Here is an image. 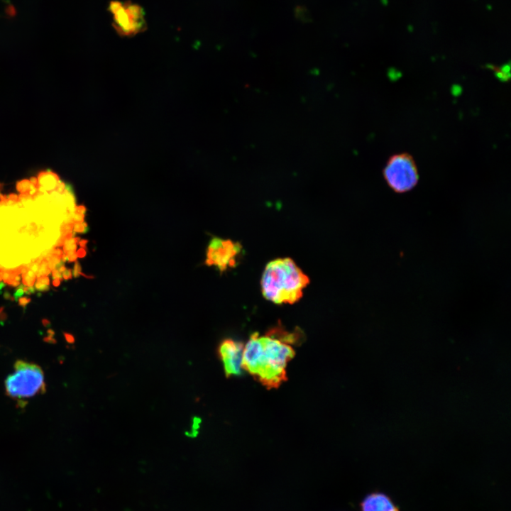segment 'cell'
I'll return each mask as SVG.
<instances>
[{"instance_id":"8992f818","label":"cell","mask_w":511,"mask_h":511,"mask_svg":"<svg viewBox=\"0 0 511 511\" xmlns=\"http://www.w3.org/2000/svg\"><path fill=\"white\" fill-rule=\"evenodd\" d=\"M241 251V246L231 240L214 238L207 249V265H216L220 271H224L228 267H233L236 263V257Z\"/></svg>"},{"instance_id":"4fadbf2b","label":"cell","mask_w":511,"mask_h":511,"mask_svg":"<svg viewBox=\"0 0 511 511\" xmlns=\"http://www.w3.org/2000/svg\"><path fill=\"white\" fill-rule=\"evenodd\" d=\"M89 230L88 225L86 222L74 223L73 231L77 233H86Z\"/></svg>"},{"instance_id":"4dcf8cb0","label":"cell","mask_w":511,"mask_h":511,"mask_svg":"<svg viewBox=\"0 0 511 511\" xmlns=\"http://www.w3.org/2000/svg\"><path fill=\"white\" fill-rule=\"evenodd\" d=\"M81 275L84 276V277L86 278H89V279L94 278L93 276H90V275H85V274H84L82 272V273H81Z\"/></svg>"},{"instance_id":"484cf974","label":"cell","mask_w":511,"mask_h":511,"mask_svg":"<svg viewBox=\"0 0 511 511\" xmlns=\"http://www.w3.org/2000/svg\"><path fill=\"white\" fill-rule=\"evenodd\" d=\"M75 211L79 214H84L86 212V208H85V207H84L82 205L77 206V207L76 206Z\"/></svg>"},{"instance_id":"9c48e42d","label":"cell","mask_w":511,"mask_h":511,"mask_svg":"<svg viewBox=\"0 0 511 511\" xmlns=\"http://www.w3.org/2000/svg\"><path fill=\"white\" fill-rule=\"evenodd\" d=\"M38 189L43 192L50 193L55 191L59 182V177L50 170L40 172L37 177Z\"/></svg>"},{"instance_id":"44dd1931","label":"cell","mask_w":511,"mask_h":511,"mask_svg":"<svg viewBox=\"0 0 511 511\" xmlns=\"http://www.w3.org/2000/svg\"><path fill=\"white\" fill-rule=\"evenodd\" d=\"M62 278H63L64 280H67L71 279V278H72V270H71L70 269H65V270L62 273Z\"/></svg>"},{"instance_id":"e0dca14e","label":"cell","mask_w":511,"mask_h":511,"mask_svg":"<svg viewBox=\"0 0 511 511\" xmlns=\"http://www.w3.org/2000/svg\"><path fill=\"white\" fill-rule=\"evenodd\" d=\"M34 287L38 291L45 292V291H48L50 289V285H44L43 283H40V282L36 281L34 284Z\"/></svg>"},{"instance_id":"7402d4cb","label":"cell","mask_w":511,"mask_h":511,"mask_svg":"<svg viewBox=\"0 0 511 511\" xmlns=\"http://www.w3.org/2000/svg\"><path fill=\"white\" fill-rule=\"evenodd\" d=\"M51 273L53 278L60 279V280H62V273L55 269L52 270Z\"/></svg>"},{"instance_id":"7a4b0ae2","label":"cell","mask_w":511,"mask_h":511,"mask_svg":"<svg viewBox=\"0 0 511 511\" xmlns=\"http://www.w3.org/2000/svg\"><path fill=\"white\" fill-rule=\"evenodd\" d=\"M309 280L290 258L269 262L262 275L264 297L275 304H293L302 296Z\"/></svg>"},{"instance_id":"8fae6325","label":"cell","mask_w":511,"mask_h":511,"mask_svg":"<svg viewBox=\"0 0 511 511\" xmlns=\"http://www.w3.org/2000/svg\"><path fill=\"white\" fill-rule=\"evenodd\" d=\"M50 273H51V270L48 267V262L45 259H43L39 265L38 272L36 273V278L48 276Z\"/></svg>"},{"instance_id":"277c9868","label":"cell","mask_w":511,"mask_h":511,"mask_svg":"<svg viewBox=\"0 0 511 511\" xmlns=\"http://www.w3.org/2000/svg\"><path fill=\"white\" fill-rule=\"evenodd\" d=\"M387 185L397 193L412 189L419 181V172L413 157L407 153L392 155L383 170Z\"/></svg>"},{"instance_id":"d6a6232c","label":"cell","mask_w":511,"mask_h":511,"mask_svg":"<svg viewBox=\"0 0 511 511\" xmlns=\"http://www.w3.org/2000/svg\"><path fill=\"white\" fill-rule=\"evenodd\" d=\"M1 282V281H0V282Z\"/></svg>"},{"instance_id":"ffe728a7","label":"cell","mask_w":511,"mask_h":511,"mask_svg":"<svg viewBox=\"0 0 511 511\" xmlns=\"http://www.w3.org/2000/svg\"><path fill=\"white\" fill-rule=\"evenodd\" d=\"M23 294H24V292H23V285H20L18 286V287L16 289V292H14V295H13L14 300H18V299L19 297H21Z\"/></svg>"},{"instance_id":"9a60e30c","label":"cell","mask_w":511,"mask_h":511,"mask_svg":"<svg viewBox=\"0 0 511 511\" xmlns=\"http://www.w3.org/2000/svg\"><path fill=\"white\" fill-rule=\"evenodd\" d=\"M72 276L75 278H78L81 273H82V268L79 262L77 260L75 261V263L74 265L73 270H72Z\"/></svg>"},{"instance_id":"52a82bcc","label":"cell","mask_w":511,"mask_h":511,"mask_svg":"<svg viewBox=\"0 0 511 511\" xmlns=\"http://www.w3.org/2000/svg\"><path fill=\"white\" fill-rule=\"evenodd\" d=\"M243 348L242 342L232 339H226L219 345L218 353L227 377L241 373Z\"/></svg>"},{"instance_id":"cb8c5ba5","label":"cell","mask_w":511,"mask_h":511,"mask_svg":"<svg viewBox=\"0 0 511 511\" xmlns=\"http://www.w3.org/2000/svg\"><path fill=\"white\" fill-rule=\"evenodd\" d=\"M37 281L46 285H50V280L48 276H43L37 278Z\"/></svg>"},{"instance_id":"d6986e66","label":"cell","mask_w":511,"mask_h":511,"mask_svg":"<svg viewBox=\"0 0 511 511\" xmlns=\"http://www.w3.org/2000/svg\"><path fill=\"white\" fill-rule=\"evenodd\" d=\"M31 300V298L28 297H21L18 299V303L21 307H26Z\"/></svg>"},{"instance_id":"7c38bea8","label":"cell","mask_w":511,"mask_h":511,"mask_svg":"<svg viewBox=\"0 0 511 511\" xmlns=\"http://www.w3.org/2000/svg\"><path fill=\"white\" fill-rule=\"evenodd\" d=\"M31 185V183L29 180L25 179L18 181L16 183V189L20 193H29Z\"/></svg>"},{"instance_id":"83f0119b","label":"cell","mask_w":511,"mask_h":511,"mask_svg":"<svg viewBox=\"0 0 511 511\" xmlns=\"http://www.w3.org/2000/svg\"><path fill=\"white\" fill-rule=\"evenodd\" d=\"M4 297L6 300H12V301L15 300H14V297H12L11 293H10L9 292H8V291L4 292Z\"/></svg>"},{"instance_id":"f546056e","label":"cell","mask_w":511,"mask_h":511,"mask_svg":"<svg viewBox=\"0 0 511 511\" xmlns=\"http://www.w3.org/2000/svg\"><path fill=\"white\" fill-rule=\"evenodd\" d=\"M60 281L61 280L60 279H53L52 283H53V286L58 287L60 284Z\"/></svg>"},{"instance_id":"d4e9b609","label":"cell","mask_w":511,"mask_h":511,"mask_svg":"<svg viewBox=\"0 0 511 511\" xmlns=\"http://www.w3.org/2000/svg\"><path fill=\"white\" fill-rule=\"evenodd\" d=\"M76 253H77V257L84 258V257H85L87 252H86L85 248H80L77 251Z\"/></svg>"},{"instance_id":"5bb4252c","label":"cell","mask_w":511,"mask_h":511,"mask_svg":"<svg viewBox=\"0 0 511 511\" xmlns=\"http://www.w3.org/2000/svg\"><path fill=\"white\" fill-rule=\"evenodd\" d=\"M22 282L25 286H33L35 282V278L28 276L27 274L22 275Z\"/></svg>"},{"instance_id":"4316f807","label":"cell","mask_w":511,"mask_h":511,"mask_svg":"<svg viewBox=\"0 0 511 511\" xmlns=\"http://www.w3.org/2000/svg\"><path fill=\"white\" fill-rule=\"evenodd\" d=\"M8 199L17 202L18 201V196L15 194H10L7 196Z\"/></svg>"},{"instance_id":"ba28073f","label":"cell","mask_w":511,"mask_h":511,"mask_svg":"<svg viewBox=\"0 0 511 511\" xmlns=\"http://www.w3.org/2000/svg\"><path fill=\"white\" fill-rule=\"evenodd\" d=\"M360 511H400V510L388 495L380 491H373L363 498L360 503Z\"/></svg>"},{"instance_id":"ac0fdd59","label":"cell","mask_w":511,"mask_h":511,"mask_svg":"<svg viewBox=\"0 0 511 511\" xmlns=\"http://www.w3.org/2000/svg\"><path fill=\"white\" fill-rule=\"evenodd\" d=\"M67 256V260L70 262H74L77 260V258H78L76 253V251H70L67 253H65Z\"/></svg>"},{"instance_id":"5b68a950","label":"cell","mask_w":511,"mask_h":511,"mask_svg":"<svg viewBox=\"0 0 511 511\" xmlns=\"http://www.w3.org/2000/svg\"><path fill=\"white\" fill-rule=\"evenodd\" d=\"M108 10L113 16V27L119 35L133 36L147 28L143 8L129 1H111Z\"/></svg>"},{"instance_id":"6da1fadb","label":"cell","mask_w":511,"mask_h":511,"mask_svg":"<svg viewBox=\"0 0 511 511\" xmlns=\"http://www.w3.org/2000/svg\"><path fill=\"white\" fill-rule=\"evenodd\" d=\"M294 356L290 344L271 334L254 333L243 348L241 368L268 388H275L287 380L285 368Z\"/></svg>"},{"instance_id":"2e32d148","label":"cell","mask_w":511,"mask_h":511,"mask_svg":"<svg viewBox=\"0 0 511 511\" xmlns=\"http://www.w3.org/2000/svg\"><path fill=\"white\" fill-rule=\"evenodd\" d=\"M72 217L74 223L83 222L84 219V214H79L75 211L74 212L72 213Z\"/></svg>"},{"instance_id":"603a6c76","label":"cell","mask_w":511,"mask_h":511,"mask_svg":"<svg viewBox=\"0 0 511 511\" xmlns=\"http://www.w3.org/2000/svg\"><path fill=\"white\" fill-rule=\"evenodd\" d=\"M35 287L33 286H23V292L26 295H32L35 292Z\"/></svg>"},{"instance_id":"836d02e7","label":"cell","mask_w":511,"mask_h":511,"mask_svg":"<svg viewBox=\"0 0 511 511\" xmlns=\"http://www.w3.org/2000/svg\"><path fill=\"white\" fill-rule=\"evenodd\" d=\"M0 207H1V205H0Z\"/></svg>"},{"instance_id":"1f68e13d","label":"cell","mask_w":511,"mask_h":511,"mask_svg":"<svg viewBox=\"0 0 511 511\" xmlns=\"http://www.w3.org/2000/svg\"><path fill=\"white\" fill-rule=\"evenodd\" d=\"M4 286H5V283L1 282H0V290H1Z\"/></svg>"},{"instance_id":"30bf717a","label":"cell","mask_w":511,"mask_h":511,"mask_svg":"<svg viewBox=\"0 0 511 511\" xmlns=\"http://www.w3.org/2000/svg\"><path fill=\"white\" fill-rule=\"evenodd\" d=\"M79 240L80 238L79 237H72L66 239L62 246L63 253H67L70 251H75V250L77 249V245Z\"/></svg>"},{"instance_id":"f1b7e54d","label":"cell","mask_w":511,"mask_h":511,"mask_svg":"<svg viewBox=\"0 0 511 511\" xmlns=\"http://www.w3.org/2000/svg\"><path fill=\"white\" fill-rule=\"evenodd\" d=\"M87 243H88L87 240L80 239L79 241L78 242V244L80 246L81 248H85Z\"/></svg>"},{"instance_id":"3957f363","label":"cell","mask_w":511,"mask_h":511,"mask_svg":"<svg viewBox=\"0 0 511 511\" xmlns=\"http://www.w3.org/2000/svg\"><path fill=\"white\" fill-rule=\"evenodd\" d=\"M5 389L7 395L16 400L33 397L45 391L44 373L35 363L17 361L5 380Z\"/></svg>"}]
</instances>
